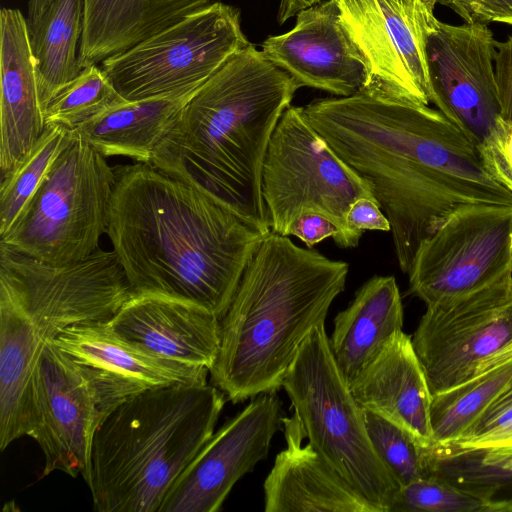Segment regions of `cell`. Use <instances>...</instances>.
<instances>
[{
	"label": "cell",
	"instance_id": "1",
	"mask_svg": "<svg viewBox=\"0 0 512 512\" xmlns=\"http://www.w3.org/2000/svg\"><path fill=\"white\" fill-rule=\"evenodd\" d=\"M303 108L338 157L370 184L403 273L421 242L459 208L512 204V193L437 109L363 92Z\"/></svg>",
	"mask_w": 512,
	"mask_h": 512
},
{
	"label": "cell",
	"instance_id": "2",
	"mask_svg": "<svg viewBox=\"0 0 512 512\" xmlns=\"http://www.w3.org/2000/svg\"><path fill=\"white\" fill-rule=\"evenodd\" d=\"M113 169L106 233L133 295L191 302L222 319L269 233L150 163Z\"/></svg>",
	"mask_w": 512,
	"mask_h": 512
},
{
	"label": "cell",
	"instance_id": "3",
	"mask_svg": "<svg viewBox=\"0 0 512 512\" xmlns=\"http://www.w3.org/2000/svg\"><path fill=\"white\" fill-rule=\"evenodd\" d=\"M300 87L249 44L192 95L150 164L270 233L263 165L277 123Z\"/></svg>",
	"mask_w": 512,
	"mask_h": 512
},
{
	"label": "cell",
	"instance_id": "4",
	"mask_svg": "<svg viewBox=\"0 0 512 512\" xmlns=\"http://www.w3.org/2000/svg\"><path fill=\"white\" fill-rule=\"evenodd\" d=\"M346 262L270 232L248 263L226 314L211 383L232 403L282 387L300 346L343 292Z\"/></svg>",
	"mask_w": 512,
	"mask_h": 512
},
{
	"label": "cell",
	"instance_id": "5",
	"mask_svg": "<svg viewBox=\"0 0 512 512\" xmlns=\"http://www.w3.org/2000/svg\"><path fill=\"white\" fill-rule=\"evenodd\" d=\"M133 296L114 251L55 265L0 242V449L28 436L32 379L45 345L67 327L108 322Z\"/></svg>",
	"mask_w": 512,
	"mask_h": 512
},
{
	"label": "cell",
	"instance_id": "6",
	"mask_svg": "<svg viewBox=\"0 0 512 512\" xmlns=\"http://www.w3.org/2000/svg\"><path fill=\"white\" fill-rule=\"evenodd\" d=\"M214 385L147 390L99 421L91 446L97 512H158L177 478L215 432L225 404Z\"/></svg>",
	"mask_w": 512,
	"mask_h": 512
},
{
	"label": "cell",
	"instance_id": "7",
	"mask_svg": "<svg viewBox=\"0 0 512 512\" xmlns=\"http://www.w3.org/2000/svg\"><path fill=\"white\" fill-rule=\"evenodd\" d=\"M282 387L313 448L378 512H390L402 486L371 443L324 324L304 340Z\"/></svg>",
	"mask_w": 512,
	"mask_h": 512
},
{
	"label": "cell",
	"instance_id": "8",
	"mask_svg": "<svg viewBox=\"0 0 512 512\" xmlns=\"http://www.w3.org/2000/svg\"><path fill=\"white\" fill-rule=\"evenodd\" d=\"M114 181L105 156L71 130L66 146L0 242L55 265L90 256L107 232Z\"/></svg>",
	"mask_w": 512,
	"mask_h": 512
},
{
	"label": "cell",
	"instance_id": "9",
	"mask_svg": "<svg viewBox=\"0 0 512 512\" xmlns=\"http://www.w3.org/2000/svg\"><path fill=\"white\" fill-rule=\"evenodd\" d=\"M262 195L271 232L289 236L299 216L315 213L336 225L334 241L341 248L359 243L347 225L351 205L362 197L374 198L370 184L338 157L310 124L304 108L291 105L268 146Z\"/></svg>",
	"mask_w": 512,
	"mask_h": 512
},
{
	"label": "cell",
	"instance_id": "10",
	"mask_svg": "<svg viewBox=\"0 0 512 512\" xmlns=\"http://www.w3.org/2000/svg\"><path fill=\"white\" fill-rule=\"evenodd\" d=\"M251 44L238 8L214 2L101 62L126 101L194 93Z\"/></svg>",
	"mask_w": 512,
	"mask_h": 512
},
{
	"label": "cell",
	"instance_id": "11",
	"mask_svg": "<svg viewBox=\"0 0 512 512\" xmlns=\"http://www.w3.org/2000/svg\"><path fill=\"white\" fill-rule=\"evenodd\" d=\"M495 42L487 24L437 20L427 38L426 61L430 102L466 136L488 173L505 187L512 123L501 115Z\"/></svg>",
	"mask_w": 512,
	"mask_h": 512
},
{
	"label": "cell",
	"instance_id": "12",
	"mask_svg": "<svg viewBox=\"0 0 512 512\" xmlns=\"http://www.w3.org/2000/svg\"><path fill=\"white\" fill-rule=\"evenodd\" d=\"M339 20L366 65L361 92L430 103L427 38L437 0H334Z\"/></svg>",
	"mask_w": 512,
	"mask_h": 512
},
{
	"label": "cell",
	"instance_id": "13",
	"mask_svg": "<svg viewBox=\"0 0 512 512\" xmlns=\"http://www.w3.org/2000/svg\"><path fill=\"white\" fill-rule=\"evenodd\" d=\"M512 272V204H471L419 245L409 291L431 305L483 288Z\"/></svg>",
	"mask_w": 512,
	"mask_h": 512
},
{
	"label": "cell",
	"instance_id": "14",
	"mask_svg": "<svg viewBox=\"0 0 512 512\" xmlns=\"http://www.w3.org/2000/svg\"><path fill=\"white\" fill-rule=\"evenodd\" d=\"M512 342V272L471 293L427 305L412 343L432 395L474 377Z\"/></svg>",
	"mask_w": 512,
	"mask_h": 512
},
{
	"label": "cell",
	"instance_id": "15",
	"mask_svg": "<svg viewBox=\"0 0 512 512\" xmlns=\"http://www.w3.org/2000/svg\"><path fill=\"white\" fill-rule=\"evenodd\" d=\"M32 417L28 436L42 450L39 478L60 471L91 477V446L101 419L97 401L86 379L53 341L36 363L32 379Z\"/></svg>",
	"mask_w": 512,
	"mask_h": 512
},
{
	"label": "cell",
	"instance_id": "16",
	"mask_svg": "<svg viewBox=\"0 0 512 512\" xmlns=\"http://www.w3.org/2000/svg\"><path fill=\"white\" fill-rule=\"evenodd\" d=\"M281 401L263 393L229 419L198 452L158 512H217L235 483L264 460L279 430Z\"/></svg>",
	"mask_w": 512,
	"mask_h": 512
},
{
	"label": "cell",
	"instance_id": "17",
	"mask_svg": "<svg viewBox=\"0 0 512 512\" xmlns=\"http://www.w3.org/2000/svg\"><path fill=\"white\" fill-rule=\"evenodd\" d=\"M52 341L86 379L101 418L147 390L207 384L210 373L206 367L150 355L117 336L108 322L71 325Z\"/></svg>",
	"mask_w": 512,
	"mask_h": 512
},
{
	"label": "cell",
	"instance_id": "18",
	"mask_svg": "<svg viewBox=\"0 0 512 512\" xmlns=\"http://www.w3.org/2000/svg\"><path fill=\"white\" fill-rule=\"evenodd\" d=\"M295 26L262 43L268 60L302 87L337 97L361 92L367 78L363 57L339 20L334 0H323L297 13Z\"/></svg>",
	"mask_w": 512,
	"mask_h": 512
},
{
	"label": "cell",
	"instance_id": "19",
	"mask_svg": "<svg viewBox=\"0 0 512 512\" xmlns=\"http://www.w3.org/2000/svg\"><path fill=\"white\" fill-rule=\"evenodd\" d=\"M220 320L191 302L139 294L108 324L121 339L150 355L210 370L219 352Z\"/></svg>",
	"mask_w": 512,
	"mask_h": 512
},
{
	"label": "cell",
	"instance_id": "20",
	"mask_svg": "<svg viewBox=\"0 0 512 512\" xmlns=\"http://www.w3.org/2000/svg\"><path fill=\"white\" fill-rule=\"evenodd\" d=\"M349 386L362 409L393 422L424 447L434 444L432 394L412 338L402 330L388 340Z\"/></svg>",
	"mask_w": 512,
	"mask_h": 512
},
{
	"label": "cell",
	"instance_id": "21",
	"mask_svg": "<svg viewBox=\"0 0 512 512\" xmlns=\"http://www.w3.org/2000/svg\"><path fill=\"white\" fill-rule=\"evenodd\" d=\"M286 448L264 482L265 512H378L308 442L294 413L281 418Z\"/></svg>",
	"mask_w": 512,
	"mask_h": 512
},
{
	"label": "cell",
	"instance_id": "22",
	"mask_svg": "<svg viewBox=\"0 0 512 512\" xmlns=\"http://www.w3.org/2000/svg\"><path fill=\"white\" fill-rule=\"evenodd\" d=\"M0 170L8 172L45 129L27 19L18 9L0 12Z\"/></svg>",
	"mask_w": 512,
	"mask_h": 512
},
{
	"label": "cell",
	"instance_id": "23",
	"mask_svg": "<svg viewBox=\"0 0 512 512\" xmlns=\"http://www.w3.org/2000/svg\"><path fill=\"white\" fill-rule=\"evenodd\" d=\"M211 0H83L81 68L121 54Z\"/></svg>",
	"mask_w": 512,
	"mask_h": 512
},
{
	"label": "cell",
	"instance_id": "24",
	"mask_svg": "<svg viewBox=\"0 0 512 512\" xmlns=\"http://www.w3.org/2000/svg\"><path fill=\"white\" fill-rule=\"evenodd\" d=\"M403 327V306L393 276H373L334 319L329 338L348 384Z\"/></svg>",
	"mask_w": 512,
	"mask_h": 512
},
{
	"label": "cell",
	"instance_id": "25",
	"mask_svg": "<svg viewBox=\"0 0 512 512\" xmlns=\"http://www.w3.org/2000/svg\"><path fill=\"white\" fill-rule=\"evenodd\" d=\"M194 93L124 100L95 115L75 131L105 157L120 155L150 163L154 150L174 127Z\"/></svg>",
	"mask_w": 512,
	"mask_h": 512
},
{
	"label": "cell",
	"instance_id": "26",
	"mask_svg": "<svg viewBox=\"0 0 512 512\" xmlns=\"http://www.w3.org/2000/svg\"><path fill=\"white\" fill-rule=\"evenodd\" d=\"M82 21L83 0H53L28 25L43 114L56 94L82 71L78 60Z\"/></svg>",
	"mask_w": 512,
	"mask_h": 512
},
{
	"label": "cell",
	"instance_id": "27",
	"mask_svg": "<svg viewBox=\"0 0 512 512\" xmlns=\"http://www.w3.org/2000/svg\"><path fill=\"white\" fill-rule=\"evenodd\" d=\"M428 478L499 502L512 512V450L505 446L468 447L455 443L423 448Z\"/></svg>",
	"mask_w": 512,
	"mask_h": 512
},
{
	"label": "cell",
	"instance_id": "28",
	"mask_svg": "<svg viewBox=\"0 0 512 512\" xmlns=\"http://www.w3.org/2000/svg\"><path fill=\"white\" fill-rule=\"evenodd\" d=\"M511 383L512 360L432 395L430 423L434 444H449L463 438Z\"/></svg>",
	"mask_w": 512,
	"mask_h": 512
},
{
	"label": "cell",
	"instance_id": "29",
	"mask_svg": "<svg viewBox=\"0 0 512 512\" xmlns=\"http://www.w3.org/2000/svg\"><path fill=\"white\" fill-rule=\"evenodd\" d=\"M71 130L46 126L32 148L3 176L0 187V237L5 235L32 198L66 146Z\"/></svg>",
	"mask_w": 512,
	"mask_h": 512
},
{
	"label": "cell",
	"instance_id": "30",
	"mask_svg": "<svg viewBox=\"0 0 512 512\" xmlns=\"http://www.w3.org/2000/svg\"><path fill=\"white\" fill-rule=\"evenodd\" d=\"M124 101L99 65L81 73L60 90L44 111L45 126L57 125L68 130L93 118L108 107Z\"/></svg>",
	"mask_w": 512,
	"mask_h": 512
},
{
	"label": "cell",
	"instance_id": "31",
	"mask_svg": "<svg viewBox=\"0 0 512 512\" xmlns=\"http://www.w3.org/2000/svg\"><path fill=\"white\" fill-rule=\"evenodd\" d=\"M367 432L374 449L401 486L426 479L422 448L399 426L369 410H364Z\"/></svg>",
	"mask_w": 512,
	"mask_h": 512
},
{
	"label": "cell",
	"instance_id": "32",
	"mask_svg": "<svg viewBox=\"0 0 512 512\" xmlns=\"http://www.w3.org/2000/svg\"><path fill=\"white\" fill-rule=\"evenodd\" d=\"M390 512H501V506L445 481L426 478L402 486Z\"/></svg>",
	"mask_w": 512,
	"mask_h": 512
},
{
	"label": "cell",
	"instance_id": "33",
	"mask_svg": "<svg viewBox=\"0 0 512 512\" xmlns=\"http://www.w3.org/2000/svg\"><path fill=\"white\" fill-rule=\"evenodd\" d=\"M437 3L452 9L466 23L512 25V0H437Z\"/></svg>",
	"mask_w": 512,
	"mask_h": 512
},
{
	"label": "cell",
	"instance_id": "34",
	"mask_svg": "<svg viewBox=\"0 0 512 512\" xmlns=\"http://www.w3.org/2000/svg\"><path fill=\"white\" fill-rule=\"evenodd\" d=\"M494 78L503 119L512 123V35L495 42Z\"/></svg>",
	"mask_w": 512,
	"mask_h": 512
},
{
	"label": "cell",
	"instance_id": "35",
	"mask_svg": "<svg viewBox=\"0 0 512 512\" xmlns=\"http://www.w3.org/2000/svg\"><path fill=\"white\" fill-rule=\"evenodd\" d=\"M347 225L358 240L367 230L391 231L390 222L378 202L370 197L359 198L351 205Z\"/></svg>",
	"mask_w": 512,
	"mask_h": 512
},
{
	"label": "cell",
	"instance_id": "36",
	"mask_svg": "<svg viewBox=\"0 0 512 512\" xmlns=\"http://www.w3.org/2000/svg\"><path fill=\"white\" fill-rule=\"evenodd\" d=\"M339 230L336 225L326 217L306 213L299 216L291 225L289 236H295L306 244L308 248L321 242L326 238H337Z\"/></svg>",
	"mask_w": 512,
	"mask_h": 512
},
{
	"label": "cell",
	"instance_id": "37",
	"mask_svg": "<svg viewBox=\"0 0 512 512\" xmlns=\"http://www.w3.org/2000/svg\"><path fill=\"white\" fill-rule=\"evenodd\" d=\"M512 408V383L501 393L485 410L479 420L468 431V433L461 439L468 438L479 431L481 428L495 420L498 416ZM458 440V441H459Z\"/></svg>",
	"mask_w": 512,
	"mask_h": 512
},
{
	"label": "cell",
	"instance_id": "38",
	"mask_svg": "<svg viewBox=\"0 0 512 512\" xmlns=\"http://www.w3.org/2000/svg\"><path fill=\"white\" fill-rule=\"evenodd\" d=\"M321 1L323 0H280L277 13L279 25H282L291 17L296 16L299 11L318 4Z\"/></svg>",
	"mask_w": 512,
	"mask_h": 512
},
{
	"label": "cell",
	"instance_id": "39",
	"mask_svg": "<svg viewBox=\"0 0 512 512\" xmlns=\"http://www.w3.org/2000/svg\"><path fill=\"white\" fill-rule=\"evenodd\" d=\"M512 441V424L503 430L495 432L493 434L487 435L485 437L469 440V441H461L455 442L458 445L468 446V447H485L497 445L500 443Z\"/></svg>",
	"mask_w": 512,
	"mask_h": 512
},
{
	"label": "cell",
	"instance_id": "40",
	"mask_svg": "<svg viewBox=\"0 0 512 512\" xmlns=\"http://www.w3.org/2000/svg\"><path fill=\"white\" fill-rule=\"evenodd\" d=\"M510 360H512V342L509 343L505 348H503L499 352L493 354L492 356L488 357L485 361H483L479 365L475 375L485 372L489 369L495 368Z\"/></svg>",
	"mask_w": 512,
	"mask_h": 512
},
{
	"label": "cell",
	"instance_id": "41",
	"mask_svg": "<svg viewBox=\"0 0 512 512\" xmlns=\"http://www.w3.org/2000/svg\"><path fill=\"white\" fill-rule=\"evenodd\" d=\"M53 0H29L28 3V25L34 24L46 11Z\"/></svg>",
	"mask_w": 512,
	"mask_h": 512
},
{
	"label": "cell",
	"instance_id": "42",
	"mask_svg": "<svg viewBox=\"0 0 512 512\" xmlns=\"http://www.w3.org/2000/svg\"><path fill=\"white\" fill-rule=\"evenodd\" d=\"M505 162L507 169V182L505 187L512 193V125L506 146Z\"/></svg>",
	"mask_w": 512,
	"mask_h": 512
},
{
	"label": "cell",
	"instance_id": "43",
	"mask_svg": "<svg viewBox=\"0 0 512 512\" xmlns=\"http://www.w3.org/2000/svg\"><path fill=\"white\" fill-rule=\"evenodd\" d=\"M492 446H505L512 450V441H508V442H504V443H500V444L492 445ZM485 447H488V446H485Z\"/></svg>",
	"mask_w": 512,
	"mask_h": 512
}]
</instances>
